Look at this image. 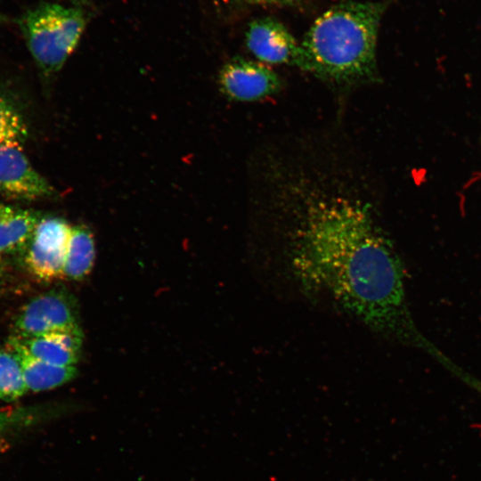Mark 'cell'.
Segmentation results:
<instances>
[{"label":"cell","mask_w":481,"mask_h":481,"mask_svg":"<svg viewBox=\"0 0 481 481\" xmlns=\"http://www.w3.org/2000/svg\"><path fill=\"white\" fill-rule=\"evenodd\" d=\"M348 146L325 135L265 145L253 159V202L302 294L381 337L423 346L401 261L376 218L367 166Z\"/></svg>","instance_id":"obj_1"},{"label":"cell","mask_w":481,"mask_h":481,"mask_svg":"<svg viewBox=\"0 0 481 481\" xmlns=\"http://www.w3.org/2000/svg\"><path fill=\"white\" fill-rule=\"evenodd\" d=\"M386 2L344 1L322 12L305 34V71L338 88L378 77L376 49Z\"/></svg>","instance_id":"obj_2"},{"label":"cell","mask_w":481,"mask_h":481,"mask_svg":"<svg viewBox=\"0 0 481 481\" xmlns=\"http://www.w3.org/2000/svg\"><path fill=\"white\" fill-rule=\"evenodd\" d=\"M29 51L46 76L58 72L74 51L86 27L80 8L41 2L17 20Z\"/></svg>","instance_id":"obj_3"},{"label":"cell","mask_w":481,"mask_h":481,"mask_svg":"<svg viewBox=\"0 0 481 481\" xmlns=\"http://www.w3.org/2000/svg\"><path fill=\"white\" fill-rule=\"evenodd\" d=\"M77 304L65 289H52L29 301L13 324L15 337L28 338L80 328Z\"/></svg>","instance_id":"obj_4"},{"label":"cell","mask_w":481,"mask_h":481,"mask_svg":"<svg viewBox=\"0 0 481 481\" xmlns=\"http://www.w3.org/2000/svg\"><path fill=\"white\" fill-rule=\"evenodd\" d=\"M71 229L61 217L41 218L25 248V265L31 275L43 281L63 277Z\"/></svg>","instance_id":"obj_5"},{"label":"cell","mask_w":481,"mask_h":481,"mask_svg":"<svg viewBox=\"0 0 481 481\" xmlns=\"http://www.w3.org/2000/svg\"><path fill=\"white\" fill-rule=\"evenodd\" d=\"M222 93L230 100L257 102L279 93L282 81L276 72L260 61L235 57L219 72Z\"/></svg>","instance_id":"obj_6"},{"label":"cell","mask_w":481,"mask_h":481,"mask_svg":"<svg viewBox=\"0 0 481 481\" xmlns=\"http://www.w3.org/2000/svg\"><path fill=\"white\" fill-rule=\"evenodd\" d=\"M246 45L259 61L285 64L305 70V52L301 44L273 17L253 20L246 30Z\"/></svg>","instance_id":"obj_7"},{"label":"cell","mask_w":481,"mask_h":481,"mask_svg":"<svg viewBox=\"0 0 481 481\" xmlns=\"http://www.w3.org/2000/svg\"><path fill=\"white\" fill-rule=\"evenodd\" d=\"M53 187L30 164L16 143L0 144V194L12 200L52 197Z\"/></svg>","instance_id":"obj_8"},{"label":"cell","mask_w":481,"mask_h":481,"mask_svg":"<svg viewBox=\"0 0 481 481\" xmlns=\"http://www.w3.org/2000/svg\"><path fill=\"white\" fill-rule=\"evenodd\" d=\"M15 338L32 356L51 364L75 366L80 358L83 341L81 328L28 338Z\"/></svg>","instance_id":"obj_9"},{"label":"cell","mask_w":481,"mask_h":481,"mask_svg":"<svg viewBox=\"0 0 481 481\" xmlns=\"http://www.w3.org/2000/svg\"><path fill=\"white\" fill-rule=\"evenodd\" d=\"M7 346L16 353L20 361L28 391L55 388L72 380L77 374L75 366H58L35 358L14 336L9 338Z\"/></svg>","instance_id":"obj_10"},{"label":"cell","mask_w":481,"mask_h":481,"mask_svg":"<svg viewBox=\"0 0 481 481\" xmlns=\"http://www.w3.org/2000/svg\"><path fill=\"white\" fill-rule=\"evenodd\" d=\"M42 216L0 202V254L25 249Z\"/></svg>","instance_id":"obj_11"},{"label":"cell","mask_w":481,"mask_h":481,"mask_svg":"<svg viewBox=\"0 0 481 481\" xmlns=\"http://www.w3.org/2000/svg\"><path fill=\"white\" fill-rule=\"evenodd\" d=\"M95 257L91 232L82 225L72 226L66 251L63 277L79 281L91 271Z\"/></svg>","instance_id":"obj_12"},{"label":"cell","mask_w":481,"mask_h":481,"mask_svg":"<svg viewBox=\"0 0 481 481\" xmlns=\"http://www.w3.org/2000/svg\"><path fill=\"white\" fill-rule=\"evenodd\" d=\"M27 391L18 355L9 346L0 349V398L16 400Z\"/></svg>","instance_id":"obj_13"},{"label":"cell","mask_w":481,"mask_h":481,"mask_svg":"<svg viewBox=\"0 0 481 481\" xmlns=\"http://www.w3.org/2000/svg\"><path fill=\"white\" fill-rule=\"evenodd\" d=\"M28 136L24 117L16 104L0 93V144H23Z\"/></svg>","instance_id":"obj_14"},{"label":"cell","mask_w":481,"mask_h":481,"mask_svg":"<svg viewBox=\"0 0 481 481\" xmlns=\"http://www.w3.org/2000/svg\"><path fill=\"white\" fill-rule=\"evenodd\" d=\"M239 4L257 5L265 7H279V8H303L309 0H232Z\"/></svg>","instance_id":"obj_15"},{"label":"cell","mask_w":481,"mask_h":481,"mask_svg":"<svg viewBox=\"0 0 481 481\" xmlns=\"http://www.w3.org/2000/svg\"><path fill=\"white\" fill-rule=\"evenodd\" d=\"M8 417L0 412V428L4 427L8 422Z\"/></svg>","instance_id":"obj_16"},{"label":"cell","mask_w":481,"mask_h":481,"mask_svg":"<svg viewBox=\"0 0 481 481\" xmlns=\"http://www.w3.org/2000/svg\"><path fill=\"white\" fill-rule=\"evenodd\" d=\"M8 21V17L4 13L0 12V25Z\"/></svg>","instance_id":"obj_17"},{"label":"cell","mask_w":481,"mask_h":481,"mask_svg":"<svg viewBox=\"0 0 481 481\" xmlns=\"http://www.w3.org/2000/svg\"><path fill=\"white\" fill-rule=\"evenodd\" d=\"M77 4H85L87 2V0H69Z\"/></svg>","instance_id":"obj_18"},{"label":"cell","mask_w":481,"mask_h":481,"mask_svg":"<svg viewBox=\"0 0 481 481\" xmlns=\"http://www.w3.org/2000/svg\"><path fill=\"white\" fill-rule=\"evenodd\" d=\"M2 273V255L0 254V276Z\"/></svg>","instance_id":"obj_19"}]
</instances>
